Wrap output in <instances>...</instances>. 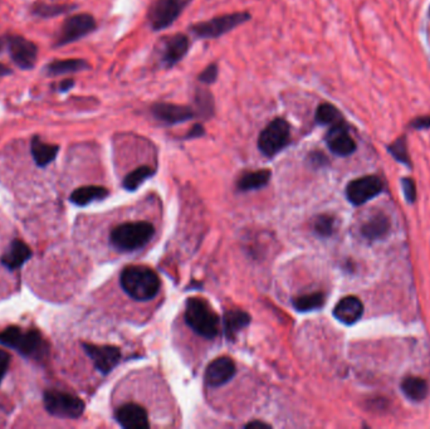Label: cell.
Wrapping results in <instances>:
<instances>
[{"label": "cell", "instance_id": "6da1fadb", "mask_svg": "<svg viewBox=\"0 0 430 429\" xmlns=\"http://www.w3.org/2000/svg\"><path fill=\"white\" fill-rule=\"evenodd\" d=\"M0 344L35 362H43L49 356V344L38 330L9 326L0 331Z\"/></svg>", "mask_w": 430, "mask_h": 429}, {"label": "cell", "instance_id": "7a4b0ae2", "mask_svg": "<svg viewBox=\"0 0 430 429\" xmlns=\"http://www.w3.org/2000/svg\"><path fill=\"white\" fill-rule=\"evenodd\" d=\"M121 287L136 301H149L159 294V276L144 266L126 267L119 277Z\"/></svg>", "mask_w": 430, "mask_h": 429}, {"label": "cell", "instance_id": "3957f363", "mask_svg": "<svg viewBox=\"0 0 430 429\" xmlns=\"http://www.w3.org/2000/svg\"><path fill=\"white\" fill-rule=\"evenodd\" d=\"M155 228L149 221H127L113 229L111 244L122 252H131L146 246L153 238Z\"/></svg>", "mask_w": 430, "mask_h": 429}, {"label": "cell", "instance_id": "277c9868", "mask_svg": "<svg viewBox=\"0 0 430 429\" xmlns=\"http://www.w3.org/2000/svg\"><path fill=\"white\" fill-rule=\"evenodd\" d=\"M185 321L201 337L214 339L218 335L219 316L199 297H190L186 301Z\"/></svg>", "mask_w": 430, "mask_h": 429}, {"label": "cell", "instance_id": "5b68a950", "mask_svg": "<svg viewBox=\"0 0 430 429\" xmlns=\"http://www.w3.org/2000/svg\"><path fill=\"white\" fill-rule=\"evenodd\" d=\"M251 18V15L248 12L224 14L197 23L189 28V31L198 40H215L232 32L233 29L243 26L245 23L249 22Z\"/></svg>", "mask_w": 430, "mask_h": 429}, {"label": "cell", "instance_id": "8992f818", "mask_svg": "<svg viewBox=\"0 0 430 429\" xmlns=\"http://www.w3.org/2000/svg\"><path fill=\"white\" fill-rule=\"evenodd\" d=\"M291 142V126L288 121L276 117L259 134L258 149L267 158H273Z\"/></svg>", "mask_w": 430, "mask_h": 429}, {"label": "cell", "instance_id": "52a82bcc", "mask_svg": "<svg viewBox=\"0 0 430 429\" xmlns=\"http://www.w3.org/2000/svg\"><path fill=\"white\" fill-rule=\"evenodd\" d=\"M6 48L14 65L23 71L33 69L38 60V47L32 40L18 34H6L0 38V49Z\"/></svg>", "mask_w": 430, "mask_h": 429}, {"label": "cell", "instance_id": "ba28073f", "mask_svg": "<svg viewBox=\"0 0 430 429\" xmlns=\"http://www.w3.org/2000/svg\"><path fill=\"white\" fill-rule=\"evenodd\" d=\"M44 408L51 416L66 419L80 418L85 412V403L78 396L60 390H48L43 396Z\"/></svg>", "mask_w": 430, "mask_h": 429}, {"label": "cell", "instance_id": "9c48e42d", "mask_svg": "<svg viewBox=\"0 0 430 429\" xmlns=\"http://www.w3.org/2000/svg\"><path fill=\"white\" fill-rule=\"evenodd\" d=\"M192 0H156L149 9L147 22L155 32L172 27Z\"/></svg>", "mask_w": 430, "mask_h": 429}, {"label": "cell", "instance_id": "30bf717a", "mask_svg": "<svg viewBox=\"0 0 430 429\" xmlns=\"http://www.w3.org/2000/svg\"><path fill=\"white\" fill-rule=\"evenodd\" d=\"M97 28L96 19L88 13L74 14L68 17L60 26L54 40V47H65L92 33Z\"/></svg>", "mask_w": 430, "mask_h": 429}, {"label": "cell", "instance_id": "8fae6325", "mask_svg": "<svg viewBox=\"0 0 430 429\" xmlns=\"http://www.w3.org/2000/svg\"><path fill=\"white\" fill-rule=\"evenodd\" d=\"M190 49V40L184 33L166 37L161 42L159 51L160 66L165 69L175 67Z\"/></svg>", "mask_w": 430, "mask_h": 429}, {"label": "cell", "instance_id": "7c38bea8", "mask_svg": "<svg viewBox=\"0 0 430 429\" xmlns=\"http://www.w3.org/2000/svg\"><path fill=\"white\" fill-rule=\"evenodd\" d=\"M383 189L384 184L379 176L367 175L351 181L346 188V195L354 205H361L380 194Z\"/></svg>", "mask_w": 430, "mask_h": 429}, {"label": "cell", "instance_id": "4fadbf2b", "mask_svg": "<svg viewBox=\"0 0 430 429\" xmlns=\"http://www.w3.org/2000/svg\"><path fill=\"white\" fill-rule=\"evenodd\" d=\"M150 112L156 120L169 126L183 124L197 117L192 106L176 105L170 102H155L150 108Z\"/></svg>", "mask_w": 430, "mask_h": 429}, {"label": "cell", "instance_id": "5bb4252c", "mask_svg": "<svg viewBox=\"0 0 430 429\" xmlns=\"http://www.w3.org/2000/svg\"><path fill=\"white\" fill-rule=\"evenodd\" d=\"M82 348L86 351L88 358L92 360L96 369L105 376L119 364L121 359V351L116 346L83 342Z\"/></svg>", "mask_w": 430, "mask_h": 429}, {"label": "cell", "instance_id": "9a60e30c", "mask_svg": "<svg viewBox=\"0 0 430 429\" xmlns=\"http://www.w3.org/2000/svg\"><path fill=\"white\" fill-rule=\"evenodd\" d=\"M326 144L338 156H349L356 150V142L351 137L345 121L332 125L326 135Z\"/></svg>", "mask_w": 430, "mask_h": 429}, {"label": "cell", "instance_id": "2e32d148", "mask_svg": "<svg viewBox=\"0 0 430 429\" xmlns=\"http://www.w3.org/2000/svg\"><path fill=\"white\" fill-rule=\"evenodd\" d=\"M116 421L126 429H145L150 427L147 412L136 403H127L116 412Z\"/></svg>", "mask_w": 430, "mask_h": 429}, {"label": "cell", "instance_id": "e0dca14e", "mask_svg": "<svg viewBox=\"0 0 430 429\" xmlns=\"http://www.w3.org/2000/svg\"><path fill=\"white\" fill-rule=\"evenodd\" d=\"M235 374V364L231 358L220 356L213 360L206 371V382L209 387H220L229 382Z\"/></svg>", "mask_w": 430, "mask_h": 429}, {"label": "cell", "instance_id": "ac0fdd59", "mask_svg": "<svg viewBox=\"0 0 430 429\" xmlns=\"http://www.w3.org/2000/svg\"><path fill=\"white\" fill-rule=\"evenodd\" d=\"M364 314V305L355 296H347L338 302L333 310V315L338 321L345 325H352L358 322Z\"/></svg>", "mask_w": 430, "mask_h": 429}, {"label": "cell", "instance_id": "d6986e66", "mask_svg": "<svg viewBox=\"0 0 430 429\" xmlns=\"http://www.w3.org/2000/svg\"><path fill=\"white\" fill-rule=\"evenodd\" d=\"M33 252L27 243L20 239H14L7 252L1 257V264L10 271L20 269L26 262L29 261Z\"/></svg>", "mask_w": 430, "mask_h": 429}, {"label": "cell", "instance_id": "ffe728a7", "mask_svg": "<svg viewBox=\"0 0 430 429\" xmlns=\"http://www.w3.org/2000/svg\"><path fill=\"white\" fill-rule=\"evenodd\" d=\"M90 63L80 58H68V60H56L49 62L43 68V74L48 77H58L65 74H78L90 69Z\"/></svg>", "mask_w": 430, "mask_h": 429}, {"label": "cell", "instance_id": "44dd1931", "mask_svg": "<svg viewBox=\"0 0 430 429\" xmlns=\"http://www.w3.org/2000/svg\"><path fill=\"white\" fill-rule=\"evenodd\" d=\"M60 153V146L54 144H48L40 139V136H34L31 140V154L34 162L40 168H46L51 162H53Z\"/></svg>", "mask_w": 430, "mask_h": 429}, {"label": "cell", "instance_id": "7402d4cb", "mask_svg": "<svg viewBox=\"0 0 430 429\" xmlns=\"http://www.w3.org/2000/svg\"><path fill=\"white\" fill-rule=\"evenodd\" d=\"M107 195H108V190L105 187L87 185V187H81V188L76 189L71 194V196H69V201L74 205L85 207V205H88L92 201L105 199Z\"/></svg>", "mask_w": 430, "mask_h": 429}, {"label": "cell", "instance_id": "603a6c76", "mask_svg": "<svg viewBox=\"0 0 430 429\" xmlns=\"http://www.w3.org/2000/svg\"><path fill=\"white\" fill-rule=\"evenodd\" d=\"M194 111L197 117L200 119H212L215 114V102L213 94L206 88H197L194 92Z\"/></svg>", "mask_w": 430, "mask_h": 429}, {"label": "cell", "instance_id": "cb8c5ba5", "mask_svg": "<svg viewBox=\"0 0 430 429\" xmlns=\"http://www.w3.org/2000/svg\"><path fill=\"white\" fill-rule=\"evenodd\" d=\"M271 179L270 170H257V171H248L239 178L237 187L240 192H249L265 187Z\"/></svg>", "mask_w": 430, "mask_h": 429}, {"label": "cell", "instance_id": "d4e9b609", "mask_svg": "<svg viewBox=\"0 0 430 429\" xmlns=\"http://www.w3.org/2000/svg\"><path fill=\"white\" fill-rule=\"evenodd\" d=\"M251 322V316L240 310H231L224 316L225 334L229 339H234L240 330L245 329Z\"/></svg>", "mask_w": 430, "mask_h": 429}, {"label": "cell", "instance_id": "484cf974", "mask_svg": "<svg viewBox=\"0 0 430 429\" xmlns=\"http://www.w3.org/2000/svg\"><path fill=\"white\" fill-rule=\"evenodd\" d=\"M404 394L414 402H422L428 396V384L422 378L409 376L402 382Z\"/></svg>", "mask_w": 430, "mask_h": 429}, {"label": "cell", "instance_id": "4316f807", "mask_svg": "<svg viewBox=\"0 0 430 429\" xmlns=\"http://www.w3.org/2000/svg\"><path fill=\"white\" fill-rule=\"evenodd\" d=\"M77 6L72 4H48V3H42L38 1L32 7V14L40 17V18H54L58 17L60 14H66L68 12H72L73 9H76Z\"/></svg>", "mask_w": 430, "mask_h": 429}, {"label": "cell", "instance_id": "83f0119b", "mask_svg": "<svg viewBox=\"0 0 430 429\" xmlns=\"http://www.w3.org/2000/svg\"><path fill=\"white\" fill-rule=\"evenodd\" d=\"M315 119H316L318 125H329V126H332L335 124L344 121L341 112L329 102H324L318 106Z\"/></svg>", "mask_w": 430, "mask_h": 429}, {"label": "cell", "instance_id": "f1b7e54d", "mask_svg": "<svg viewBox=\"0 0 430 429\" xmlns=\"http://www.w3.org/2000/svg\"><path fill=\"white\" fill-rule=\"evenodd\" d=\"M388 230H389V221L386 219V217L377 215L372 217L363 227V235L369 239H377L386 235Z\"/></svg>", "mask_w": 430, "mask_h": 429}, {"label": "cell", "instance_id": "f546056e", "mask_svg": "<svg viewBox=\"0 0 430 429\" xmlns=\"http://www.w3.org/2000/svg\"><path fill=\"white\" fill-rule=\"evenodd\" d=\"M154 174H155V170L150 167H146V165L135 169L130 174L126 175L125 180H124V188L126 190H130V192L136 190L146 179L151 178Z\"/></svg>", "mask_w": 430, "mask_h": 429}, {"label": "cell", "instance_id": "4dcf8cb0", "mask_svg": "<svg viewBox=\"0 0 430 429\" xmlns=\"http://www.w3.org/2000/svg\"><path fill=\"white\" fill-rule=\"evenodd\" d=\"M324 295L321 292H313V294H308V295L299 296L293 301L296 310L301 311V312L321 309L324 306Z\"/></svg>", "mask_w": 430, "mask_h": 429}, {"label": "cell", "instance_id": "1f68e13d", "mask_svg": "<svg viewBox=\"0 0 430 429\" xmlns=\"http://www.w3.org/2000/svg\"><path fill=\"white\" fill-rule=\"evenodd\" d=\"M389 153H390L397 161L406 164V165H411V159H409V155H408V149H406V142L404 137L397 139L394 144H391L389 146Z\"/></svg>", "mask_w": 430, "mask_h": 429}, {"label": "cell", "instance_id": "d6a6232c", "mask_svg": "<svg viewBox=\"0 0 430 429\" xmlns=\"http://www.w3.org/2000/svg\"><path fill=\"white\" fill-rule=\"evenodd\" d=\"M333 228H335V221L332 217H329V215H320L315 221V230L320 235L327 237L331 235Z\"/></svg>", "mask_w": 430, "mask_h": 429}, {"label": "cell", "instance_id": "836d02e7", "mask_svg": "<svg viewBox=\"0 0 430 429\" xmlns=\"http://www.w3.org/2000/svg\"><path fill=\"white\" fill-rule=\"evenodd\" d=\"M219 76L218 63H210L208 67L198 76L199 82L204 83V85H213L214 82H217Z\"/></svg>", "mask_w": 430, "mask_h": 429}, {"label": "cell", "instance_id": "e575fe53", "mask_svg": "<svg viewBox=\"0 0 430 429\" xmlns=\"http://www.w3.org/2000/svg\"><path fill=\"white\" fill-rule=\"evenodd\" d=\"M402 187H403L404 195L406 198V201L409 203H413L415 201L417 196V189H415V183L411 180L409 178H405L402 180Z\"/></svg>", "mask_w": 430, "mask_h": 429}, {"label": "cell", "instance_id": "d590c367", "mask_svg": "<svg viewBox=\"0 0 430 429\" xmlns=\"http://www.w3.org/2000/svg\"><path fill=\"white\" fill-rule=\"evenodd\" d=\"M10 364V356L6 350L0 349V382H3Z\"/></svg>", "mask_w": 430, "mask_h": 429}, {"label": "cell", "instance_id": "8d00e7d4", "mask_svg": "<svg viewBox=\"0 0 430 429\" xmlns=\"http://www.w3.org/2000/svg\"><path fill=\"white\" fill-rule=\"evenodd\" d=\"M206 135V128L201 125V124H195L192 125V128L188 131L186 134V140H190V139H198Z\"/></svg>", "mask_w": 430, "mask_h": 429}, {"label": "cell", "instance_id": "74e56055", "mask_svg": "<svg viewBox=\"0 0 430 429\" xmlns=\"http://www.w3.org/2000/svg\"><path fill=\"white\" fill-rule=\"evenodd\" d=\"M411 126H413L417 130H424V128H430V115L428 116H420L415 120L411 121Z\"/></svg>", "mask_w": 430, "mask_h": 429}, {"label": "cell", "instance_id": "f35d334b", "mask_svg": "<svg viewBox=\"0 0 430 429\" xmlns=\"http://www.w3.org/2000/svg\"><path fill=\"white\" fill-rule=\"evenodd\" d=\"M74 87V81L72 78H68V80H63L58 85V91L60 92H68L71 88Z\"/></svg>", "mask_w": 430, "mask_h": 429}, {"label": "cell", "instance_id": "ab89813d", "mask_svg": "<svg viewBox=\"0 0 430 429\" xmlns=\"http://www.w3.org/2000/svg\"><path fill=\"white\" fill-rule=\"evenodd\" d=\"M245 427L247 428H270L271 426L270 424H267L265 422H259V421H254V422L248 423V424H245Z\"/></svg>", "mask_w": 430, "mask_h": 429}, {"label": "cell", "instance_id": "60d3db41", "mask_svg": "<svg viewBox=\"0 0 430 429\" xmlns=\"http://www.w3.org/2000/svg\"><path fill=\"white\" fill-rule=\"evenodd\" d=\"M9 74H12V69L8 67L7 65L0 63V77H6V76H9Z\"/></svg>", "mask_w": 430, "mask_h": 429}]
</instances>
